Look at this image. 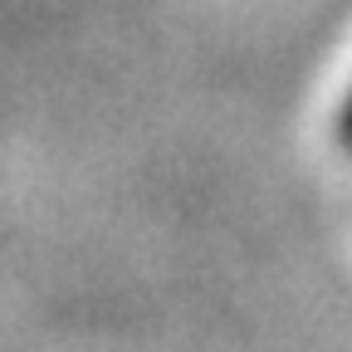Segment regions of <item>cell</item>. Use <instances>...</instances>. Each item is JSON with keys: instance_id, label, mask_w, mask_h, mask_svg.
I'll return each instance as SVG.
<instances>
[{"instance_id": "6da1fadb", "label": "cell", "mask_w": 352, "mask_h": 352, "mask_svg": "<svg viewBox=\"0 0 352 352\" xmlns=\"http://www.w3.org/2000/svg\"><path fill=\"white\" fill-rule=\"evenodd\" d=\"M342 142L352 147V98H347V108H342Z\"/></svg>"}]
</instances>
